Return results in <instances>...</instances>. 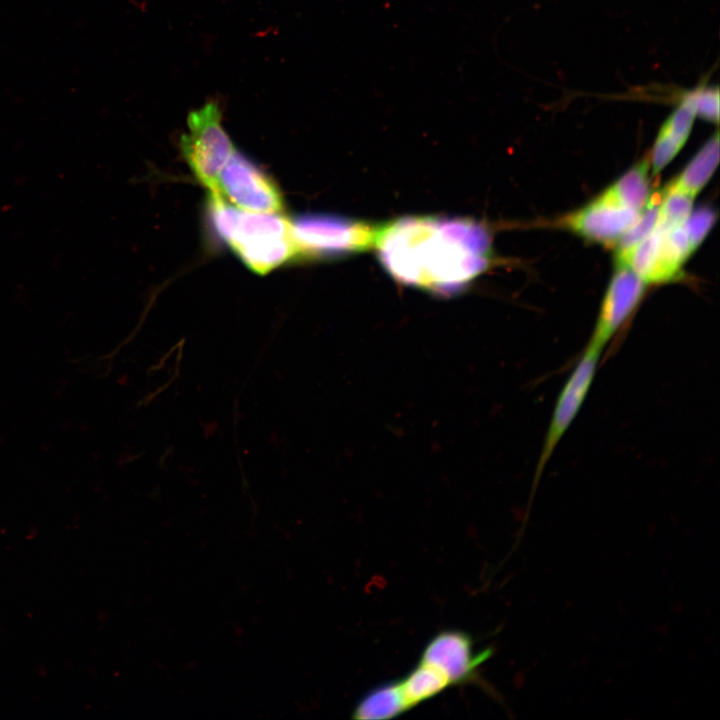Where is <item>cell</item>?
I'll use <instances>...</instances> for the list:
<instances>
[{
    "label": "cell",
    "instance_id": "13",
    "mask_svg": "<svg viewBox=\"0 0 720 720\" xmlns=\"http://www.w3.org/2000/svg\"><path fill=\"white\" fill-rule=\"evenodd\" d=\"M693 251L683 224L665 233L649 283L672 280Z\"/></svg>",
    "mask_w": 720,
    "mask_h": 720
},
{
    "label": "cell",
    "instance_id": "12",
    "mask_svg": "<svg viewBox=\"0 0 720 720\" xmlns=\"http://www.w3.org/2000/svg\"><path fill=\"white\" fill-rule=\"evenodd\" d=\"M718 161L719 134L716 131L669 187L694 197L710 179Z\"/></svg>",
    "mask_w": 720,
    "mask_h": 720
},
{
    "label": "cell",
    "instance_id": "4",
    "mask_svg": "<svg viewBox=\"0 0 720 720\" xmlns=\"http://www.w3.org/2000/svg\"><path fill=\"white\" fill-rule=\"evenodd\" d=\"M187 132L181 138V150L194 176L210 193H221L219 174L234 152L222 125V110L217 101H208L191 111Z\"/></svg>",
    "mask_w": 720,
    "mask_h": 720
},
{
    "label": "cell",
    "instance_id": "19",
    "mask_svg": "<svg viewBox=\"0 0 720 720\" xmlns=\"http://www.w3.org/2000/svg\"><path fill=\"white\" fill-rule=\"evenodd\" d=\"M716 219V213L711 208H700L691 212L684 221L683 226L693 250L702 242Z\"/></svg>",
    "mask_w": 720,
    "mask_h": 720
},
{
    "label": "cell",
    "instance_id": "15",
    "mask_svg": "<svg viewBox=\"0 0 720 720\" xmlns=\"http://www.w3.org/2000/svg\"><path fill=\"white\" fill-rule=\"evenodd\" d=\"M693 196L679 190L666 188L664 199L659 205L656 227L667 233L681 225L692 211Z\"/></svg>",
    "mask_w": 720,
    "mask_h": 720
},
{
    "label": "cell",
    "instance_id": "14",
    "mask_svg": "<svg viewBox=\"0 0 720 720\" xmlns=\"http://www.w3.org/2000/svg\"><path fill=\"white\" fill-rule=\"evenodd\" d=\"M400 683L411 709L451 687L442 673L420 661L400 679Z\"/></svg>",
    "mask_w": 720,
    "mask_h": 720
},
{
    "label": "cell",
    "instance_id": "10",
    "mask_svg": "<svg viewBox=\"0 0 720 720\" xmlns=\"http://www.w3.org/2000/svg\"><path fill=\"white\" fill-rule=\"evenodd\" d=\"M411 708L405 698L400 679L382 682L363 694L352 710L358 720L392 719Z\"/></svg>",
    "mask_w": 720,
    "mask_h": 720
},
{
    "label": "cell",
    "instance_id": "9",
    "mask_svg": "<svg viewBox=\"0 0 720 720\" xmlns=\"http://www.w3.org/2000/svg\"><path fill=\"white\" fill-rule=\"evenodd\" d=\"M640 213L598 198L566 216L562 224L589 240L610 244L618 241Z\"/></svg>",
    "mask_w": 720,
    "mask_h": 720
},
{
    "label": "cell",
    "instance_id": "3",
    "mask_svg": "<svg viewBox=\"0 0 720 720\" xmlns=\"http://www.w3.org/2000/svg\"><path fill=\"white\" fill-rule=\"evenodd\" d=\"M297 256H343L374 247L380 226L350 218L310 213L290 221Z\"/></svg>",
    "mask_w": 720,
    "mask_h": 720
},
{
    "label": "cell",
    "instance_id": "6",
    "mask_svg": "<svg viewBox=\"0 0 720 720\" xmlns=\"http://www.w3.org/2000/svg\"><path fill=\"white\" fill-rule=\"evenodd\" d=\"M218 188L237 206L257 213H277L283 200L277 185L253 161L234 151L218 177Z\"/></svg>",
    "mask_w": 720,
    "mask_h": 720
},
{
    "label": "cell",
    "instance_id": "7",
    "mask_svg": "<svg viewBox=\"0 0 720 720\" xmlns=\"http://www.w3.org/2000/svg\"><path fill=\"white\" fill-rule=\"evenodd\" d=\"M490 656V650L475 652L472 636L459 629L439 631L425 644L419 661L440 673L451 686L472 682L477 668Z\"/></svg>",
    "mask_w": 720,
    "mask_h": 720
},
{
    "label": "cell",
    "instance_id": "11",
    "mask_svg": "<svg viewBox=\"0 0 720 720\" xmlns=\"http://www.w3.org/2000/svg\"><path fill=\"white\" fill-rule=\"evenodd\" d=\"M649 168V159L638 162L599 196V198L623 207L642 211L647 205L650 193L648 179Z\"/></svg>",
    "mask_w": 720,
    "mask_h": 720
},
{
    "label": "cell",
    "instance_id": "2",
    "mask_svg": "<svg viewBox=\"0 0 720 720\" xmlns=\"http://www.w3.org/2000/svg\"><path fill=\"white\" fill-rule=\"evenodd\" d=\"M208 216L216 236L253 272L266 274L297 256L290 221L275 213H250L209 193Z\"/></svg>",
    "mask_w": 720,
    "mask_h": 720
},
{
    "label": "cell",
    "instance_id": "5",
    "mask_svg": "<svg viewBox=\"0 0 720 720\" xmlns=\"http://www.w3.org/2000/svg\"><path fill=\"white\" fill-rule=\"evenodd\" d=\"M603 350L587 343L556 399L536 467L539 480L557 445L578 415L594 380Z\"/></svg>",
    "mask_w": 720,
    "mask_h": 720
},
{
    "label": "cell",
    "instance_id": "1",
    "mask_svg": "<svg viewBox=\"0 0 720 720\" xmlns=\"http://www.w3.org/2000/svg\"><path fill=\"white\" fill-rule=\"evenodd\" d=\"M374 248L395 280L450 294L488 268L491 236L471 219L409 216L380 226Z\"/></svg>",
    "mask_w": 720,
    "mask_h": 720
},
{
    "label": "cell",
    "instance_id": "16",
    "mask_svg": "<svg viewBox=\"0 0 720 720\" xmlns=\"http://www.w3.org/2000/svg\"><path fill=\"white\" fill-rule=\"evenodd\" d=\"M659 216V205L645 206L636 221L617 241L616 260L619 264L628 252L655 228Z\"/></svg>",
    "mask_w": 720,
    "mask_h": 720
},
{
    "label": "cell",
    "instance_id": "18",
    "mask_svg": "<svg viewBox=\"0 0 720 720\" xmlns=\"http://www.w3.org/2000/svg\"><path fill=\"white\" fill-rule=\"evenodd\" d=\"M696 115L709 121L718 122L719 119V89L717 86H707L705 83L691 90Z\"/></svg>",
    "mask_w": 720,
    "mask_h": 720
},
{
    "label": "cell",
    "instance_id": "17",
    "mask_svg": "<svg viewBox=\"0 0 720 720\" xmlns=\"http://www.w3.org/2000/svg\"><path fill=\"white\" fill-rule=\"evenodd\" d=\"M684 142L674 137L668 130L661 127L651 155L652 173L657 174L681 149Z\"/></svg>",
    "mask_w": 720,
    "mask_h": 720
},
{
    "label": "cell",
    "instance_id": "8",
    "mask_svg": "<svg viewBox=\"0 0 720 720\" xmlns=\"http://www.w3.org/2000/svg\"><path fill=\"white\" fill-rule=\"evenodd\" d=\"M645 285L630 268L618 267L603 298L589 344L604 350L637 307Z\"/></svg>",
    "mask_w": 720,
    "mask_h": 720
}]
</instances>
